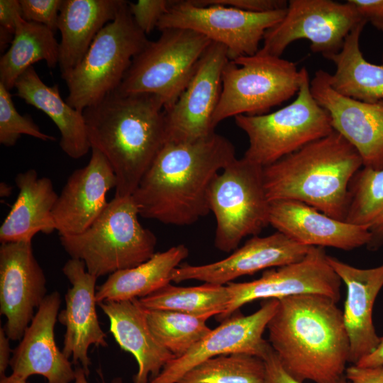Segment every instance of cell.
<instances>
[{
	"label": "cell",
	"mask_w": 383,
	"mask_h": 383,
	"mask_svg": "<svg viewBox=\"0 0 383 383\" xmlns=\"http://www.w3.org/2000/svg\"><path fill=\"white\" fill-rule=\"evenodd\" d=\"M236 159L233 144L214 133L193 142H167L132 198L139 215L184 226L211 211L208 195L215 177Z\"/></svg>",
	"instance_id": "cell-1"
},
{
	"label": "cell",
	"mask_w": 383,
	"mask_h": 383,
	"mask_svg": "<svg viewBox=\"0 0 383 383\" xmlns=\"http://www.w3.org/2000/svg\"><path fill=\"white\" fill-rule=\"evenodd\" d=\"M278 301L267 328L268 342L284 370L300 382L340 383L350 343L337 302L318 294Z\"/></svg>",
	"instance_id": "cell-2"
},
{
	"label": "cell",
	"mask_w": 383,
	"mask_h": 383,
	"mask_svg": "<svg viewBox=\"0 0 383 383\" xmlns=\"http://www.w3.org/2000/svg\"><path fill=\"white\" fill-rule=\"evenodd\" d=\"M83 114L91 148L103 154L115 174V196H132L167 142L162 100L114 91Z\"/></svg>",
	"instance_id": "cell-3"
},
{
	"label": "cell",
	"mask_w": 383,
	"mask_h": 383,
	"mask_svg": "<svg viewBox=\"0 0 383 383\" xmlns=\"http://www.w3.org/2000/svg\"><path fill=\"white\" fill-rule=\"evenodd\" d=\"M362 167L358 152L334 131L263 167L264 187L270 202L300 201L345 221L349 185Z\"/></svg>",
	"instance_id": "cell-4"
},
{
	"label": "cell",
	"mask_w": 383,
	"mask_h": 383,
	"mask_svg": "<svg viewBox=\"0 0 383 383\" xmlns=\"http://www.w3.org/2000/svg\"><path fill=\"white\" fill-rule=\"evenodd\" d=\"M138 216L132 196H114L87 230L60 236V243L97 278L137 266L155 253L157 244L156 236L140 224Z\"/></svg>",
	"instance_id": "cell-5"
},
{
	"label": "cell",
	"mask_w": 383,
	"mask_h": 383,
	"mask_svg": "<svg viewBox=\"0 0 383 383\" xmlns=\"http://www.w3.org/2000/svg\"><path fill=\"white\" fill-rule=\"evenodd\" d=\"M149 40L136 26L123 0L115 18L96 35L79 64L61 76L67 103L83 111L117 90L133 58Z\"/></svg>",
	"instance_id": "cell-6"
},
{
	"label": "cell",
	"mask_w": 383,
	"mask_h": 383,
	"mask_svg": "<svg viewBox=\"0 0 383 383\" xmlns=\"http://www.w3.org/2000/svg\"><path fill=\"white\" fill-rule=\"evenodd\" d=\"M301 70L299 91L290 104L262 115L234 117L248 138L246 160L263 167L334 131L329 114L311 92L307 69Z\"/></svg>",
	"instance_id": "cell-7"
},
{
	"label": "cell",
	"mask_w": 383,
	"mask_h": 383,
	"mask_svg": "<svg viewBox=\"0 0 383 383\" xmlns=\"http://www.w3.org/2000/svg\"><path fill=\"white\" fill-rule=\"evenodd\" d=\"M301 68L260 48L253 55L228 60L222 73V89L213 116L214 128L238 115L257 116L296 95Z\"/></svg>",
	"instance_id": "cell-8"
},
{
	"label": "cell",
	"mask_w": 383,
	"mask_h": 383,
	"mask_svg": "<svg viewBox=\"0 0 383 383\" xmlns=\"http://www.w3.org/2000/svg\"><path fill=\"white\" fill-rule=\"evenodd\" d=\"M211 42L189 29L161 30L160 37L149 41L133 58L115 92L155 94L162 100L164 109H169L187 88Z\"/></svg>",
	"instance_id": "cell-9"
},
{
	"label": "cell",
	"mask_w": 383,
	"mask_h": 383,
	"mask_svg": "<svg viewBox=\"0 0 383 383\" xmlns=\"http://www.w3.org/2000/svg\"><path fill=\"white\" fill-rule=\"evenodd\" d=\"M262 167L235 159L213 181L208 195L216 228L215 247L235 250L249 235H257L269 224L270 205L264 187Z\"/></svg>",
	"instance_id": "cell-10"
},
{
	"label": "cell",
	"mask_w": 383,
	"mask_h": 383,
	"mask_svg": "<svg viewBox=\"0 0 383 383\" xmlns=\"http://www.w3.org/2000/svg\"><path fill=\"white\" fill-rule=\"evenodd\" d=\"M286 11L251 13L220 4L199 6L192 0H172L157 28L198 32L223 45L229 60H234L255 55L266 31L282 21Z\"/></svg>",
	"instance_id": "cell-11"
},
{
	"label": "cell",
	"mask_w": 383,
	"mask_h": 383,
	"mask_svg": "<svg viewBox=\"0 0 383 383\" xmlns=\"http://www.w3.org/2000/svg\"><path fill=\"white\" fill-rule=\"evenodd\" d=\"M364 21L348 0H289L286 14L266 31L260 49L282 57L291 43L306 39L313 52L326 58L338 52L348 35Z\"/></svg>",
	"instance_id": "cell-12"
},
{
	"label": "cell",
	"mask_w": 383,
	"mask_h": 383,
	"mask_svg": "<svg viewBox=\"0 0 383 383\" xmlns=\"http://www.w3.org/2000/svg\"><path fill=\"white\" fill-rule=\"evenodd\" d=\"M342 281L328 261L324 248L311 247L299 262L264 271L260 278L247 282L226 284L230 302L226 310L218 316L223 321L252 301L318 294L338 302Z\"/></svg>",
	"instance_id": "cell-13"
},
{
	"label": "cell",
	"mask_w": 383,
	"mask_h": 383,
	"mask_svg": "<svg viewBox=\"0 0 383 383\" xmlns=\"http://www.w3.org/2000/svg\"><path fill=\"white\" fill-rule=\"evenodd\" d=\"M228 60L227 48L211 42L185 90L171 107L165 109L167 142H193L215 133L213 116L222 89L223 70Z\"/></svg>",
	"instance_id": "cell-14"
},
{
	"label": "cell",
	"mask_w": 383,
	"mask_h": 383,
	"mask_svg": "<svg viewBox=\"0 0 383 383\" xmlns=\"http://www.w3.org/2000/svg\"><path fill=\"white\" fill-rule=\"evenodd\" d=\"M278 304L276 299H265L261 307L252 314L234 313L185 354L170 360L149 383H177L194 367L221 355L247 353L262 358L270 346L262 337L263 333Z\"/></svg>",
	"instance_id": "cell-15"
},
{
	"label": "cell",
	"mask_w": 383,
	"mask_h": 383,
	"mask_svg": "<svg viewBox=\"0 0 383 383\" xmlns=\"http://www.w3.org/2000/svg\"><path fill=\"white\" fill-rule=\"evenodd\" d=\"M46 278L35 259L32 240L0 246V313L11 340H21L46 297Z\"/></svg>",
	"instance_id": "cell-16"
},
{
	"label": "cell",
	"mask_w": 383,
	"mask_h": 383,
	"mask_svg": "<svg viewBox=\"0 0 383 383\" xmlns=\"http://www.w3.org/2000/svg\"><path fill=\"white\" fill-rule=\"evenodd\" d=\"M329 73L316 71L311 92L329 114L333 128L358 152L364 167L383 169V100L374 103L344 96L331 87Z\"/></svg>",
	"instance_id": "cell-17"
},
{
	"label": "cell",
	"mask_w": 383,
	"mask_h": 383,
	"mask_svg": "<svg viewBox=\"0 0 383 383\" xmlns=\"http://www.w3.org/2000/svg\"><path fill=\"white\" fill-rule=\"evenodd\" d=\"M310 248L279 231L265 237L255 235L223 260L201 265H179L172 272V282L194 279L225 285L243 275L299 262Z\"/></svg>",
	"instance_id": "cell-18"
},
{
	"label": "cell",
	"mask_w": 383,
	"mask_h": 383,
	"mask_svg": "<svg viewBox=\"0 0 383 383\" xmlns=\"http://www.w3.org/2000/svg\"><path fill=\"white\" fill-rule=\"evenodd\" d=\"M91 150L88 164L70 175L53 208L52 219L60 236L87 230L107 205L108 192L116 187V177L107 160L98 150Z\"/></svg>",
	"instance_id": "cell-19"
},
{
	"label": "cell",
	"mask_w": 383,
	"mask_h": 383,
	"mask_svg": "<svg viewBox=\"0 0 383 383\" xmlns=\"http://www.w3.org/2000/svg\"><path fill=\"white\" fill-rule=\"evenodd\" d=\"M71 287L65 296V308L58 320L65 327L63 354L80 365L87 375L91 361L88 355L91 345L106 347V335L101 329L96 310L95 286L97 277L90 274L84 262L71 258L62 267Z\"/></svg>",
	"instance_id": "cell-20"
},
{
	"label": "cell",
	"mask_w": 383,
	"mask_h": 383,
	"mask_svg": "<svg viewBox=\"0 0 383 383\" xmlns=\"http://www.w3.org/2000/svg\"><path fill=\"white\" fill-rule=\"evenodd\" d=\"M60 304L57 292L46 296L12 352L9 364L11 374L25 380L38 374L43 376L48 383L74 382L75 369L60 350L55 339V325Z\"/></svg>",
	"instance_id": "cell-21"
},
{
	"label": "cell",
	"mask_w": 383,
	"mask_h": 383,
	"mask_svg": "<svg viewBox=\"0 0 383 383\" xmlns=\"http://www.w3.org/2000/svg\"><path fill=\"white\" fill-rule=\"evenodd\" d=\"M269 224L296 243L309 247L351 250L373 247L374 236L363 226L333 218L300 201L270 202Z\"/></svg>",
	"instance_id": "cell-22"
},
{
	"label": "cell",
	"mask_w": 383,
	"mask_h": 383,
	"mask_svg": "<svg viewBox=\"0 0 383 383\" xmlns=\"http://www.w3.org/2000/svg\"><path fill=\"white\" fill-rule=\"evenodd\" d=\"M328 261L347 288L343 316L350 343L349 362L356 365L380 342L373 324L372 311L383 287V264L361 269L330 255Z\"/></svg>",
	"instance_id": "cell-23"
},
{
	"label": "cell",
	"mask_w": 383,
	"mask_h": 383,
	"mask_svg": "<svg viewBox=\"0 0 383 383\" xmlns=\"http://www.w3.org/2000/svg\"><path fill=\"white\" fill-rule=\"evenodd\" d=\"M107 316L110 332L121 349L135 358L138 370L133 383H149L174 356L156 340L149 327L146 310L138 299L98 304Z\"/></svg>",
	"instance_id": "cell-24"
},
{
	"label": "cell",
	"mask_w": 383,
	"mask_h": 383,
	"mask_svg": "<svg viewBox=\"0 0 383 383\" xmlns=\"http://www.w3.org/2000/svg\"><path fill=\"white\" fill-rule=\"evenodd\" d=\"M18 194L0 227L1 243L32 240L39 233L55 231L52 211L58 195L48 177H40L34 169L15 177Z\"/></svg>",
	"instance_id": "cell-25"
},
{
	"label": "cell",
	"mask_w": 383,
	"mask_h": 383,
	"mask_svg": "<svg viewBox=\"0 0 383 383\" xmlns=\"http://www.w3.org/2000/svg\"><path fill=\"white\" fill-rule=\"evenodd\" d=\"M123 0H62L57 30L61 76L77 67L99 32L113 21Z\"/></svg>",
	"instance_id": "cell-26"
},
{
	"label": "cell",
	"mask_w": 383,
	"mask_h": 383,
	"mask_svg": "<svg viewBox=\"0 0 383 383\" xmlns=\"http://www.w3.org/2000/svg\"><path fill=\"white\" fill-rule=\"evenodd\" d=\"M14 88L17 96L52 119L60 133V147L67 156L79 159L91 149L83 112L61 97L57 84H45L31 66L18 77Z\"/></svg>",
	"instance_id": "cell-27"
},
{
	"label": "cell",
	"mask_w": 383,
	"mask_h": 383,
	"mask_svg": "<svg viewBox=\"0 0 383 383\" xmlns=\"http://www.w3.org/2000/svg\"><path fill=\"white\" fill-rule=\"evenodd\" d=\"M188 255L187 248L180 244L155 252L137 266L111 274L96 292L97 304L140 299L153 294L172 282L173 271Z\"/></svg>",
	"instance_id": "cell-28"
},
{
	"label": "cell",
	"mask_w": 383,
	"mask_h": 383,
	"mask_svg": "<svg viewBox=\"0 0 383 383\" xmlns=\"http://www.w3.org/2000/svg\"><path fill=\"white\" fill-rule=\"evenodd\" d=\"M366 24L364 21L355 26L340 50L326 59L335 65L334 74H328L334 91L348 98L374 103L383 100V62H368L360 50V38Z\"/></svg>",
	"instance_id": "cell-29"
},
{
	"label": "cell",
	"mask_w": 383,
	"mask_h": 383,
	"mask_svg": "<svg viewBox=\"0 0 383 383\" xmlns=\"http://www.w3.org/2000/svg\"><path fill=\"white\" fill-rule=\"evenodd\" d=\"M58 58L59 43L55 32L21 17L13 39L0 58V83L11 90L18 77L34 63L44 60L49 67L54 68L58 65Z\"/></svg>",
	"instance_id": "cell-30"
},
{
	"label": "cell",
	"mask_w": 383,
	"mask_h": 383,
	"mask_svg": "<svg viewBox=\"0 0 383 383\" xmlns=\"http://www.w3.org/2000/svg\"><path fill=\"white\" fill-rule=\"evenodd\" d=\"M230 299L226 285L211 283L194 287H177L170 283L138 299L146 310L173 311L208 318L223 313Z\"/></svg>",
	"instance_id": "cell-31"
},
{
	"label": "cell",
	"mask_w": 383,
	"mask_h": 383,
	"mask_svg": "<svg viewBox=\"0 0 383 383\" xmlns=\"http://www.w3.org/2000/svg\"><path fill=\"white\" fill-rule=\"evenodd\" d=\"M345 221L367 227L374 236L373 248L383 239V169L362 167L349 185Z\"/></svg>",
	"instance_id": "cell-32"
},
{
	"label": "cell",
	"mask_w": 383,
	"mask_h": 383,
	"mask_svg": "<svg viewBox=\"0 0 383 383\" xmlns=\"http://www.w3.org/2000/svg\"><path fill=\"white\" fill-rule=\"evenodd\" d=\"M146 317L156 340L174 357L185 354L212 330L206 323L208 318L177 311L146 310Z\"/></svg>",
	"instance_id": "cell-33"
},
{
	"label": "cell",
	"mask_w": 383,
	"mask_h": 383,
	"mask_svg": "<svg viewBox=\"0 0 383 383\" xmlns=\"http://www.w3.org/2000/svg\"><path fill=\"white\" fill-rule=\"evenodd\" d=\"M263 360L247 353L209 358L187 372L177 383H262Z\"/></svg>",
	"instance_id": "cell-34"
},
{
	"label": "cell",
	"mask_w": 383,
	"mask_h": 383,
	"mask_svg": "<svg viewBox=\"0 0 383 383\" xmlns=\"http://www.w3.org/2000/svg\"><path fill=\"white\" fill-rule=\"evenodd\" d=\"M21 135L43 141L56 139L42 132L30 116L21 115L13 104L9 90L0 83V143L6 147L13 146Z\"/></svg>",
	"instance_id": "cell-35"
},
{
	"label": "cell",
	"mask_w": 383,
	"mask_h": 383,
	"mask_svg": "<svg viewBox=\"0 0 383 383\" xmlns=\"http://www.w3.org/2000/svg\"><path fill=\"white\" fill-rule=\"evenodd\" d=\"M172 0H138L128 1V7L137 27L145 35L150 33L167 13Z\"/></svg>",
	"instance_id": "cell-36"
},
{
	"label": "cell",
	"mask_w": 383,
	"mask_h": 383,
	"mask_svg": "<svg viewBox=\"0 0 383 383\" xmlns=\"http://www.w3.org/2000/svg\"><path fill=\"white\" fill-rule=\"evenodd\" d=\"M22 18L42 24L53 32L57 30L62 0H19Z\"/></svg>",
	"instance_id": "cell-37"
},
{
	"label": "cell",
	"mask_w": 383,
	"mask_h": 383,
	"mask_svg": "<svg viewBox=\"0 0 383 383\" xmlns=\"http://www.w3.org/2000/svg\"><path fill=\"white\" fill-rule=\"evenodd\" d=\"M199 6L220 4L251 13H266L287 8L285 0H192Z\"/></svg>",
	"instance_id": "cell-38"
},
{
	"label": "cell",
	"mask_w": 383,
	"mask_h": 383,
	"mask_svg": "<svg viewBox=\"0 0 383 383\" xmlns=\"http://www.w3.org/2000/svg\"><path fill=\"white\" fill-rule=\"evenodd\" d=\"M262 359L265 367L262 383H303L295 379L284 370L270 345ZM340 383L348 382L345 378Z\"/></svg>",
	"instance_id": "cell-39"
},
{
	"label": "cell",
	"mask_w": 383,
	"mask_h": 383,
	"mask_svg": "<svg viewBox=\"0 0 383 383\" xmlns=\"http://www.w3.org/2000/svg\"><path fill=\"white\" fill-rule=\"evenodd\" d=\"M362 19L383 32V0H348Z\"/></svg>",
	"instance_id": "cell-40"
},
{
	"label": "cell",
	"mask_w": 383,
	"mask_h": 383,
	"mask_svg": "<svg viewBox=\"0 0 383 383\" xmlns=\"http://www.w3.org/2000/svg\"><path fill=\"white\" fill-rule=\"evenodd\" d=\"M21 17L19 0H0V33L13 38L18 20Z\"/></svg>",
	"instance_id": "cell-41"
},
{
	"label": "cell",
	"mask_w": 383,
	"mask_h": 383,
	"mask_svg": "<svg viewBox=\"0 0 383 383\" xmlns=\"http://www.w3.org/2000/svg\"><path fill=\"white\" fill-rule=\"evenodd\" d=\"M345 378L348 383H383V366L361 367L352 365L346 367Z\"/></svg>",
	"instance_id": "cell-42"
},
{
	"label": "cell",
	"mask_w": 383,
	"mask_h": 383,
	"mask_svg": "<svg viewBox=\"0 0 383 383\" xmlns=\"http://www.w3.org/2000/svg\"><path fill=\"white\" fill-rule=\"evenodd\" d=\"M10 339L8 338L5 328H0V374L5 375V371L10 364L11 353L13 352L9 345Z\"/></svg>",
	"instance_id": "cell-43"
},
{
	"label": "cell",
	"mask_w": 383,
	"mask_h": 383,
	"mask_svg": "<svg viewBox=\"0 0 383 383\" xmlns=\"http://www.w3.org/2000/svg\"><path fill=\"white\" fill-rule=\"evenodd\" d=\"M356 365L361 367L383 366V337L380 338V342L376 349Z\"/></svg>",
	"instance_id": "cell-44"
},
{
	"label": "cell",
	"mask_w": 383,
	"mask_h": 383,
	"mask_svg": "<svg viewBox=\"0 0 383 383\" xmlns=\"http://www.w3.org/2000/svg\"><path fill=\"white\" fill-rule=\"evenodd\" d=\"M87 374L82 369V367L80 365H78L75 368V378L73 382L72 383H89V382L87 379ZM102 383H105L103 382Z\"/></svg>",
	"instance_id": "cell-45"
},
{
	"label": "cell",
	"mask_w": 383,
	"mask_h": 383,
	"mask_svg": "<svg viewBox=\"0 0 383 383\" xmlns=\"http://www.w3.org/2000/svg\"><path fill=\"white\" fill-rule=\"evenodd\" d=\"M0 383H27V380L11 374L9 376L4 375L1 377Z\"/></svg>",
	"instance_id": "cell-46"
},
{
	"label": "cell",
	"mask_w": 383,
	"mask_h": 383,
	"mask_svg": "<svg viewBox=\"0 0 383 383\" xmlns=\"http://www.w3.org/2000/svg\"><path fill=\"white\" fill-rule=\"evenodd\" d=\"M11 193V187L4 182L0 184V195L1 197H8Z\"/></svg>",
	"instance_id": "cell-47"
}]
</instances>
